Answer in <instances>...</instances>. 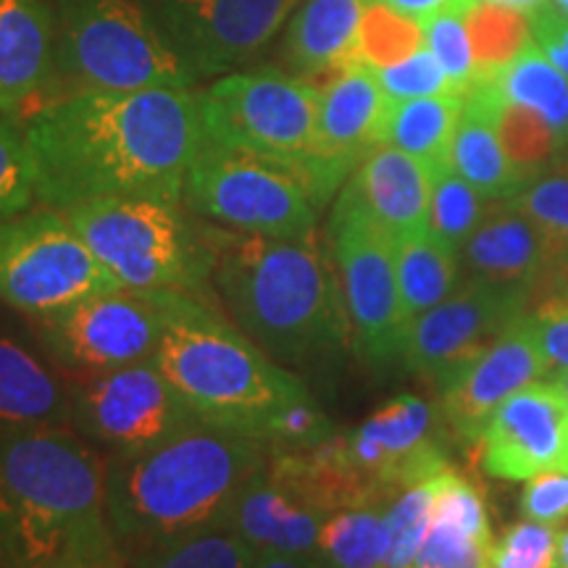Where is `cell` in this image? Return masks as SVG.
I'll use <instances>...</instances> for the list:
<instances>
[{
	"label": "cell",
	"instance_id": "4",
	"mask_svg": "<svg viewBox=\"0 0 568 568\" xmlns=\"http://www.w3.org/2000/svg\"><path fill=\"white\" fill-rule=\"evenodd\" d=\"M109 460L71 426L0 432V568H48L105 518Z\"/></svg>",
	"mask_w": 568,
	"mask_h": 568
},
{
	"label": "cell",
	"instance_id": "51",
	"mask_svg": "<svg viewBox=\"0 0 568 568\" xmlns=\"http://www.w3.org/2000/svg\"><path fill=\"white\" fill-rule=\"evenodd\" d=\"M548 382L558 389L560 395L566 397V403H568V368H556V372L548 374Z\"/></svg>",
	"mask_w": 568,
	"mask_h": 568
},
{
	"label": "cell",
	"instance_id": "3",
	"mask_svg": "<svg viewBox=\"0 0 568 568\" xmlns=\"http://www.w3.org/2000/svg\"><path fill=\"white\" fill-rule=\"evenodd\" d=\"M211 284L234 324L287 368L326 366L353 343L337 272L311 237H266L203 224Z\"/></svg>",
	"mask_w": 568,
	"mask_h": 568
},
{
	"label": "cell",
	"instance_id": "31",
	"mask_svg": "<svg viewBox=\"0 0 568 568\" xmlns=\"http://www.w3.org/2000/svg\"><path fill=\"white\" fill-rule=\"evenodd\" d=\"M518 211L535 224L550 261V276L542 301L568 276V163L556 161L510 197Z\"/></svg>",
	"mask_w": 568,
	"mask_h": 568
},
{
	"label": "cell",
	"instance_id": "10",
	"mask_svg": "<svg viewBox=\"0 0 568 568\" xmlns=\"http://www.w3.org/2000/svg\"><path fill=\"white\" fill-rule=\"evenodd\" d=\"M329 247L353 345L372 366L400 361L408 322L397 287V240L345 184L329 216Z\"/></svg>",
	"mask_w": 568,
	"mask_h": 568
},
{
	"label": "cell",
	"instance_id": "6",
	"mask_svg": "<svg viewBox=\"0 0 568 568\" xmlns=\"http://www.w3.org/2000/svg\"><path fill=\"white\" fill-rule=\"evenodd\" d=\"M63 213L124 290H172L197 297L209 290L211 247L203 224L184 216L182 201L153 195L98 197Z\"/></svg>",
	"mask_w": 568,
	"mask_h": 568
},
{
	"label": "cell",
	"instance_id": "21",
	"mask_svg": "<svg viewBox=\"0 0 568 568\" xmlns=\"http://www.w3.org/2000/svg\"><path fill=\"white\" fill-rule=\"evenodd\" d=\"M466 280L495 287L527 290L535 305L542 301L550 276V261L535 224L514 201H493L466 245L458 251Z\"/></svg>",
	"mask_w": 568,
	"mask_h": 568
},
{
	"label": "cell",
	"instance_id": "18",
	"mask_svg": "<svg viewBox=\"0 0 568 568\" xmlns=\"http://www.w3.org/2000/svg\"><path fill=\"white\" fill-rule=\"evenodd\" d=\"M479 458L495 479L568 474V403L548 376L518 389L489 416L479 437Z\"/></svg>",
	"mask_w": 568,
	"mask_h": 568
},
{
	"label": "cell",
	"instance_id": "27",
	"mask_svg": "<svg viewBox=\"0 0 568 568\" xmlns=\"http://www.w3.org/2000/svg\"><path fill=\"white\" fill-rule=\"evenodd\" d=\"M460 113H464V95L458 92L393 101L382 126V145L416 155L435 169L450 161Z\"/></svg>",
	"mask_w": 568,
	"mask_h": 568
},
{
	"label": "cell",
	"instance_id": "23",
	"mask_svg": "<svg viewBox=\"0 0 568 568\" xmlns=\"http://www.w3.org/2000/svg\"><path fill=\"white\" fill-rule=\"evenodd\" d=\"M71 426V385L51 358L0 329V432Z\"/></svg>",
	"mask_w": 568,
	"mask_h": 568
},
{
	"label": "cell",
	"instance_id": "52",
	"mask_svg": "<svg viewBox=\"0 0 568 568\" xmlns=\"http://www.w3.org/2000/svg\"><path fill=\"white\" fill-rule=\"evenodd\" d=\"M552 568H568V529L564 535H558V548H556V564Z\"/></svg>",
	"mask_w": 568,
	"mask_h": 568
},
{
	"label": "cell",
	"instance_id": "56",
	"mask_svg": "<svg viewBox=\"0 0 568 568\" xmlns=\"http://www.w3.org/2000/svg\"><path fill=\"white\" fill-rule=\"evenodd\" d=\"M560 161L568 163V148H566V151H564V155H560Z\"/></svg>",
	"mask_w": 568,
	"mask_h": 568
},
{
	"label": "cell",
	"instance_id": "48",
	"mask_svg": "<svg viewBox=\"0 0 568 568\" xmlns=\"http://www.w3.org/2000/svg\"><path fill=\"white\" fill-rule=\"evenodd\" d=\"M368 3H379L389 11L400 13V17L426 24V21L439 17V13H466L479 0H368Z\"/></svg>",
	"mask_w": 568,
	"mask_h": 568
},
{
	"label": "cell",
	"instance_id": "43",
	"mask_svg": "<svg viewBox=\"0 0 568 568\" xmlns=\"http://www.w3.org/2000/svg\"><path fill=\"white\" fill-rule=\"evenodd\" d=\"M495 542L479 539L450 524L432 521L416 564L432 568H487Z\"/></svg>",
	"mask_w": 568,
	"mask_h": 568
},
{
	"label": "cell",
	"instance_id": "5",
	"mask_svg": "<svg viewBox=\"0 0 568 568\" xmlns=\"http://www.w3.org/2000/svg\"><path fill=\"white\" fill-rule=\"evenodd\" d=\"M163 329L153 361L197 416L255 435L276 408L311 395L293 368L276 364L237 324L197 295L161 290Z\"/></svg>",
	"mask_w": 568,
	"mask_h": 568
},
{
	"label": "cell",
	"instance_id": "49",
	"mask_svg": "<svg viewBox=\"0 0 568 568\" xmlns=\"http://www.w3.org/2000/svg\"><path fill=\"white\" fill-rule=\"evenodd\" d=\"M251 568H326L314 556H290V552H255Z\"/></svg>",
	"mask_w": 568,
	"mask_h": 568
},
{
	"label": "cell",
	"instance_id": "29",
	"mask_svg": "<svg viewBox=\"0 0 568 568\" xmlns=\"http://www.w3.org/2000/svg\"><path fill=\"white\" fill-rule=\"evenodd\" d=\"M458 276V251L429 230L397 240V287L408 324L443 303L460 284Z\"/></svg>",
	"mask_w": 568,
	"mask_h": 568
},
{
	"label": "cell",
	"instance_id": "34",
	"mask_svg": "<svg viewBox=\"0 0 568 568\" xmlns=\"http://www.w3.org/2000/svg\"><path fill=\"white\" fill-rule=\"evenodd\" d=\"M255 550L232 527L176 539L134 558L138 568H251Z\"/></svg>",
	"mask_w": 568,
	"mask_h": 568
},
{
	"label": "cell",
	"instance_id": "40",
	"mask_svg": "<svg viewBox=\"0 0 568 568\" xmlns=\"http://www.w3.org/2000/svg\"><path fill=\"white\" fill-rule=\"evenodd\" d=\"M34 201V163L24 132L0 116V222L30 211Z\"/></svg>",
	"mask_w": 568,
	"mask_h": 568
},
{
	"label": "cell",
	"instance_id": "20",
	"mask_svg": "<svg viewBox=\"0 0 568 568\" xmlns=\"http://www.w3.org/2000/svg\"><path fill=\"white\" fill-rule=\"evenodd\" d=\"M59 24L48 0H0V116L19 119L51 101Z\"/></svg>",
	"mask_w": 568,
	"mask_h": 568
},
{
	"label": "cell",
	"instance_id": "39",
	"mask_svg": "<svg viewBox=\"0 0 568 568\" xmlns=\"http://www.w3.org/2000/svg\"><path fill=\"white\" fill-rule=\"evenodd\" d=\"M426 48L443 63L453 92L466 95L479 80L477 55H474L471 34H468L466 13H439L424 24Z\"/></svg>",
	"mask_w": 568,
	"mask_h": 568
},
{
	"label": "cell",
	"instance_id": "50",
	"mask_svg": "<svg viewBox=\"0 0 568 568\" xmlns=\"http://www.w3.org/2000/svg\"><path fill=\"white\" fill-rule=\"evenodd\" d=\"M479 3L506 6V9H514V11H521V13H531V11H537L539 6L548 3V0H479Z\"/></svg>",
	"mask_w": 568,
	"mask_h": 568
},
{
	"label": "cell",
	"instance_id": "16",
	"mask_svg": "<svg viewBox=\"0 0 568 568\" xmlns=\"http://www.w3.org/2000/svg\"><path fill=\"white\" fill-rule=\"evenodd\" d=\"M197 77L258 55L282 30L295 0H145Z\"/></svg>",
	"mask_w": 568,
	"mask_h": 568
},
{
	"label": "cell",
	"instance_id": "19",
	"mask_svg": "<svg viewBox=\"0 0 568 568\" xmlns=\"http://www.w3.org/2000/svg\"><path fill=\"white\" fill-rule=\"evenodd\" d=\"M318 101L316 174L324 201L347 180V174L382 145L389 98L374 69L355 63L329 77Z\"/></svg>",
	"mask_w": 568,
	"mask_h": 568
},
{
	"label": "cell",
	"instance_id": "17",
	"mask_svg": "<svg viewBox=\"0 0 568 568\" xmlns=\"http://www.w3.org/2000/svg\"><path fill=\"white\" fill-rule=\"evenodd\" d=\"M550 372L529 314L503 332L479 358L439 387V414L458 443H479L481 432L510 395Z\"/></svg>",
	"mask_w": 568,
	"mask_h": 568
},
{
	"label": "cell",
	"instance_id": "54",
	"mask_svg": "<svg viewBox=\"0 0 568 568\" xmlns=\"http://www.w3.org/2000/svg\"><path fill=\"white\" fill-rule=\"evenodd\" d=\"M548 3L560 13V17L568 19V0H548Z\"/></svg>",
	"mask_w": 568,
	"mask_h": 568
},
{
	"label": "cell",
	"instance_id": "28",
	"mask_svg": "<svg viewBox=\"0 0 568 568\" xmlns=\"http://www.w3.org/2000/svg\"><path fill=\"white\" fill-rule=\"evenodd\" d=\"M481 82V80H479ZM503 101L539 113L556 132L560 148H568V77L535 42L514 55L506 67L485 77ZM564 155V153H560Z\"/></svg>",
	"mask_w": 568,
	"mask_h": 568
},
{
	"label": "cell",
	"instance_id": "15",
	"mask_svg": "<svg viewBox=\"0 0 568 568\" xmlns=\"http://www.w3.org/2000/svg\"><path fill=\"white\" fill-rule=\"evenodd\" d=\"M443 414L418 395H397L343 435L345 456L382 500L450 468Z\"/></svg>",
	"mask_w": 568,
	"mask_h": 568
},
{
	"label": "cell",
	"instance_id": "24",
	"mask_svg": "<svg viewBox=\"0 0 568 568\" xmlns=\"http://www.w3.org/2000/svg\"><path fill=\"white\" fill-rule=\"evenodd\" d=\"M432 176L435 169L426 161L393 145H376L347 184L376 222L400 240L429 230Z\"/></svg>",
	"mask_w": 568,
	"mask_h": 568
},
{
	"label": "cell",
	"instance_id": "7",
	"mask_svg": "<svg viewBox=\"0 0 568 568\" xmlns=\"http://www.w3.org/2000/svg\"><path fill=\"white\" fill-rule=\"evenodd\" d=\"M55 80L69 92L190 90L201 80L145 0H55Z\"/></svg>",
	"mask_w": 568,
	"mask_h": 568
},
{
	"label": "cell",
	"instance_id": "1",
	"mask_svg": "<svg viewBox=\"0 0 568 568\" xmlns=\"http://www.w3.org/2000/svg\"><path fill=\"white\" fill-rule=\"evenodd\" d=\"M34 193L67 211L98 197L184 201V176L205 142L201 98L182 88L82 90L27 116Z\"/></svg>",
	"mask_w": 568,
	"mask_h": 568
},
{
	"label": "cell",
	"instance_id": "45",
	"mask_svg": "<svg viewBox=\"0 0 568 568\" xmlns=\"http://www.w3.org/2000/svg\"><path fill=\"white\" fill-rule=\"evenodd\" d=\"M48 568H138L130 556L119 548L109 524L98 527L90 535L77 539L63 556Z\"/></svg>",
	"mask_w": 568,
	"mask_h": 568
},
{
	"label": "cell",
	"instance_id": "32",
	"mask_svg": "<svg viewBox=\"0 0 568 568\" xmlns=\"http://www.w3.org/2000/svg\"><path fill=\"white\" fill-rule=\"evenodd\" d=\"M481 84L493 95L497 138H500L503 148H506L508 161L529 182L531 176H537L539 172L552 166L560 159V153H564V148H560L556 132L550 130V124L539 113L524 109V105L503 101L493 90V84L485 80H481Z\"/></svg>",
	"mask_w": 568,
	"mask_h": 568
},
{
	"label": "cell",
	"instance_id": "46",
	"mask_svg": "<svg viewBox=\"0 0 568 568\" xmlns=\"http://www.w3.org/2000/svg\"><path fill=\"white\" fill-rule=\"evenodd\" d=\"M539 345H542L548 364L568 368V301L566 297H548L529 311Z\"/></svg>",
	"mask_w": 568,
	"mask_h": 568
},
{
	"label": "cell",
	"instance_id": "42",
	"mask_svg": "<svg viewBox=\"0 0 568 568\" xmlns=\"http://www.w3.org/2000/svg\"><path fill=\"white\" fill-rule=\"evenodd\" d=\"M382 90L387 92L389 101H410V98H429L453 92V84L447 80L443 63L429 48L410 53L408 59L389 63V67L374 69Z\"/></svg>",
	"mask_w": 568,
	"mask_h": 568
},
{
	"label": "cell",
	"instance_id": "25",
	"mask_svg": "<svg viewBox=\"0 0 568 568\" xmlns=\"http://www.w3.org/2000/svg\"><path fill=\"white\" fill-rule=\"evenodd\" d=\"M366 6L368 0H305L282 42L290 71L311 82L355 67Z\"/></svg>",
	"mask_w": 568,
	"mask_h": 568
},
{
	"label": "cell",
	"instance_id": "12",
	"mask_svg": "<svg viewBox=\"0 0 568 568\" xmlns=\"http://www.w3.org/2000/svg\"><path fill=\"white\" fill-rule=\"evenodd\" d=\"M163 308L159 293L116 290L32 318L38 347L67 379L103 374L159 351Z\"/></svg>",
	"mask_w": 568,
	"mask_h": 568
},
{
	"label": "cell",
	"instance_id": "36",
	"mask_svg": "<svg viewBox=\"0 0 568 568\" xmlns=\"http://www.w3.org/2000/svg\"><path fill=\"white\" fill-rule=\"evenodd\" d=\"M335 435V424L318 406L316 397L305 395L268 414L253 437H258L268 453L276 456V453H308Z\"/></svg>",
	"mask_w": 568,
	"mask_h": 568
},
{
	"label": "cell",
	"instance_id": "41",
	"mask_svg": "<svg viewBox=\"0 0 568 568\" xmlns=\"http://www.w3.org/2000/svg\"><path fill=\"white\" fill-rule=\"evenodd\" d=\"M558 529L548 524H510L489 550L487 568H552L556 564Z\"/></svg>",
	"mask_w": 568,
	"mask_h": 568
},
{
	"label": "cell",
	"instance_id": "26",
	"mask_svg": "<svg viewBox=\"0 0 568 568\" xmlns=\"http://www.w3.org/2000/svg\"><path fill=\"white\" fill-rule=\"evenodd\" d=\"M450 166L489 203L510 201L527 184L497 138L493 95L481 82L464 95V113L450 145Z\"/></svg>",
	"mask_w": 568,
	"mask_h": 568
},
{
	"label": "cell",
	"instance_id": "9",
	"mask_svg": "<svg viewBox=\"0 0 568 568\" xmlns=\"http://www.w3.org/2000/svg\"><path fill=\"white\" fill-rule=\"evenodd\" d=\"M184 203L226 230L266 237L316 234L318 205L295 166L211 140L190 163Z\"/></svg>",
	"mask_w": 568,
	"mask_h": 568
},
{
	"label": "cell",
	"instance_id": "30",
	"mask_svg": "<svg viewBox=\"0 0 568 568\" xmlns=\"http://www.w3.org/2000/svg\"><path fill=\"white\" fill-rule=\"evenodd\" d=\"M387 506L368 503L326 514L316 556L326 568H387Z\"/></svg>",
	"mask_w": 568,
	"mask_h": 568
},
{
	"label": "cell",
	"instance_id": "13",
	"mask_svg": "<svg viewBox=\"0 0 568 568\" xmlns=\"http://www.w3.org/2000/svg\"><path fill=\"white\" fill-rule=\"evenodd\" d=\"M69 385L71 429L111 456L145 450L201 422L153 358L69 379Z\"/></svg>",
	"mask_w": 568,
	"mask_h": 568
},
{
	"label": "cell",
	"instance_id": "2",
	"mask_svg": "<svg viewBox=\"0 0 568 568\" xmlns=\"http://www.w3.org/2000/svg\"><path fill=\"white\" fill-rule=\"evenodd\" d=\"M272 458L237 426L195 422L105 466V518L130 560L176 539L226 527L251 479Z\"/></svg>",
	"mask_w": 568,
	"mask_h": 568
},
{
	"label": "cell",
	"instance_id": "22",
	"mask_svg": "<svg viewBox=\"0 0 568 568\" xmlns=\"http://www.w3.org/2000/svg\"><path fill=\"white\" fill-rule=\"evenodd\" d=\"M324 518L322 508L266 464L237 497L226 527L237 531L255 552L316 556Z\"/></svg>",
	"mask_w": 568,
	"mask_h": 568
},
{
	"label": "cell",
	"instance_id": "11",
	"mask_svg": "<svg viewBox=\"0 0 568 568\" xmlns=\"http://www.w3.org/2000/svg\"><path fill=\"white\" fill-rule=\"evenodd\" d=\"M116 290L124 287L63 211H24L0 222V303L9 308L40 318Z\"/></svg>",
	"mask_w": 568,
	"mask_h": 568
},
{
	"label": "cell",
	"instance_id": "8",
	"mask_svg": "<svg viewBox=\"0 0 568 568\" xmlns=\"http://www.w3.org/2000/svg\"><path fill=\"white\" fill-rule=\"evenodd\" d=\"M201 98L205 140L290 163L318 209L326 203L316 174V124L322 90L280 69L237 71Z\"/></svg>",
	"mask_w": 568,
	"mask_h": 568
},
{
	"label": "cell",
	"instance_id": "55",
	"mask_svg": "<svg viewBox=\"0 0 568 568\" xmlns=\"http://www.w3.org/2000/svg\"><path fill=\"white\" fill-rule=\"evenodd\" d=\"M406 568H432V566H424V564H410V566H406Z\"/></svg>",
	"mask_w": 568,
	"mask_h": 568
},
{
	"label": "cell",
	"instance_id": "33",
	"mask_svg": "<svg viewBox=\"0 0 568 568\" xmlns=\"http://www.w3.org/2000/svg\"><path fill=\"white\" fill-rule=\"evenodd\" d=\"M487 213V197L460 176L450 161L435 166L429 201V232L460 251Z\"/></svg>",
	"mask_w": 568,
	"mask_h": 568
},
{
	"label": "cell",
	"instance_id": "14",
	"mask_svg": "<svg viewBox=\"0 0 568 568\" xmlns=\"http://www.w3.org/2000/svg\"><path fill=\"white\" fill-rule=\"evenodd\" d=\"M531 305L535 297L527 290L464 280L443 303L408 324L400 364L410 374L443 387L503 332L521 322Z\"/></svg>",
	"mask_w": 568,
	"mask_h": 568
},
{
	"label": "cell",
	"instance_id": "37",
	"mask_svg": "<svg viewBox=\"0 0 568 568\" xmlns=\"http://www.w3.org/2000/svg\"><path fill=\"white\" fill-rule=\"evenodd\" d=\"M426 45L424 24L400 17L379 3H368L358 34V63L368 69H382L408 59Z\"/></svg>",
	"mask_w": 568,
	"mask_h": 568
},
{
	"label": "cell",
	"instance_id": "44",
	"mask_svg": "<svg viewBox=\"0 0 568 568\" xmlns=\"http://www.w3.org/2000/svg\"><path fill=\"white\" fill-rule=\"evenodd\" d=\"M524 518L548 527H564L568 521V474L545 471L537 474L524 487L518 500Z\"/></svg>",
	"mask_w": 568,
	"mask_h": 568
},
{
	"label": "cell",
	"instance_id": "47",
	"mask_svg": "<svg viewBox=\"0 0 568 568\" xmlns=\"http://www.w3.org/2000/svg\"><path fill=\"white\" fill-rule=\"evenodd\" d=\"M529 30L531 42L568 77V19L545 3L529 13Z\"/></svg>",
	"mask_w": 568,
	"mask_h": 568
},
{
	"label": "cell",
	"instance_id": "38",
	"mask_svg": "<svg viewBox=\"0 0 568 568\" xmlns=\"http://www.w3.org/2000/svg\"><path fill=\"white\" fill-rule=\"evenodd\" d=\"M432 503H435V479L403 489L389 500L387 568H406L416 564L432 524Z\"/></svg>",
	"mask_w": 568,
	"mask_h": 568
},
{
	"label": "cell",
	"instance_id": "35",
	"mask_svg": "<svg viewBox=\"0 0 568 568\" xmlns=\"http://www.w3.org/2000/svg\"><path fill=\"white\" fill-rule=\"evenodd\" d=\"M466 24L471 34L474 55H477L479 80L506 67L531 42L529 13L506 9V6L477 3L466 11Z\"/></svg>",
	"mask_w": 568,
	"mask_h": 568
},
{
	"label": "cell",
	"instance_id": "53",
	"mask_svg": "<svg viewBox=\"0 0 568 568\" xmlns=\"http://www.w3.org/2000/svg\"><path fill=\"white\" fill-rule=\"evenodd\" d=\"M550 297H566V301H568V276H564V280L558 282V287L552 290Z\"/></svg>",
	"mask_w": 568,
	"mask_h": 568
}]
</instances>
